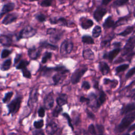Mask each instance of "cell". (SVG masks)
<instances>
[{
  "label": "cell",
  "instance_id": "47",
  "mask_svg": "<svg viewBox=\"0 0 135 135\" xmlns=\"http://www.w3.org/2000/svg\"><path fill=\"white\" fill-rule=\"evenodd\" d=\"M96 127L98 135H104V128L103 125L101 124H97L96 125Z\"/></svg>",
  "mask_w": 135,
  "mask_h": 135
},
{
  "label": "cell",
  "instance_id": "46",
  "mask_svg": "<svg viewBox=\"0 0 135 135\" xmlns=\"http://www.w3.org/2000/svg\"><path fill=\"white\" fill-rule=\"evenodd\" d=\"M23 76L27 79H31V72L27 69V68H25L22 70H21Z\"/></svg>",
  "mask_w": 135,
  "mask_h": 135
},
{
  "label": "cell",
  "instance_id": "50",
  "mask_svg": "<svg viewBox=\"0 0 135 135\" xmlns=\"http://www.w3.org/2000/svg\"><path fill=\"white\" fill-rule=\"evenodd\" d=\"M135 72V68L134 67H133L132 68H131V69H130L128 72L127 73L126 75V78L127 79L131 78V76H132Z\"/></svg>",
  "mask_w": 135,
  "mask_h": 135
},
{
  "label": "cell",
  "instance_id": "58",
  "mask_svg": "<svg viewBox=\"0 0 135 135\" xmlns=\"http://www.w3.org/2000/svg\"><path fill=\"white\" fill-rule=\"evenodd\" d=\"M121 43L120 42H114V43L113 44V45L115 47H117L116 48H117V47H120V46H121Z\"/></svg>",
  "mask_w": 135,
  "mask_h": 135
},
{
  "label": "cell",
  "instance_id": "45",
  "mask_svg": "<svg viewBox=\"0 0 135 135\" xmlns=\"http://www.w3.org/2000/svg\"><path fill=\"white\" fill-rule=\"evenodd\" d=\"M62 110L63 109H62V107L57 105L52 112V115L54 117H57L59 116V114L62 111Z\"/></svg>",
  "mask_w": 135,
  "mask_h": 135
},
{
  "label": "cell",
  "instance_id": "17",
  "mask_svg": "<svg viewBox=\"0 0 135 135\" xmlns=\"http://www.w3.org/2000/svg\"><path fill=\"white\" fill-rule=\"evenodd\" d=\"M50 22L51 24H59L60 26H68V22L66 18L63 17H60L59 18L52 17L50 18Z\"/></svg>",
  "mask_w": 135,
  "mask_h": 135
},
{
  "label": "cell",
  "instance_id": "14",
  "mask_svg": "<svg viewBox=\"0 0 135 135\" xmlns=\"http://www.w3.org/2000/svg\"><path fill=\"white\" fill-rule=\"evenodd\" d=\"M80 26L83 30H88L91 28L94 24L93 21L85 17H81L80 18Z\"/></svg>",
  "mask_w": 135,
  "mask_h": 135
},
{
  "label": "cell",
  "instance_id": "9",
  "mask_svg": "<svg viewBox=\"0 0 135 135\" xmlns=\"http://www.w3.org/2000/svg\"><path fill=\"white\" fill-rule=\"evenodd\" d=\"M38 101V88H34L30 92L29 98L27 102L28 106L32 109Z\"/></svg>",
  "mask_w": 135,
  "mask_h": 135
},
{
  "label": "cell",
  "instance_id": "64",
  "mask_svg": "<svg viewBox=\"0 0 135 135\" xmlns=\"http://www.w3.org/2000/svg\"><path fill=\"white\" fill-rule=\"evenodd\" d=\"M134 133H135V132H133V134H133V135H134Z\"/></svg>",
  "mask_w": 135,
  "mask_h": 135
},
{
  "label": "cell",
  "instance_id": "27",
  "mask_svg": "<svg viewBox=\"0 0 135 135\" xmlns=\"http://www.w3.org/2000/svg\"><path fill=\"white\" fill-rule=\"evenodd\" d=\"M134 109H135V104H134V103H129L122 109L121 114L124 115V114H128L129 112H131L132 111H134Z\"/></svg>",
  "mask_w": 135,
  "mask_h": 135
},
{
  "label": "cell",
  "instance_id": "33",
  "mask_svg": "<svg viewBox=\"0 0 135 135\" xmlns=\"http://www.w3.org/2000/svg\"><path fill=\"white\" fill-rule=\"evenodd\" d=\"M128 17L127 16H124V17L119 18V20H118L115 23L114 28L122 24H126L128 22Z\"/></svg>",
  "mask_w": 135,
  "mask_h": 135
},
{
  "label": "cell",
  "instance_id": "4",
  "mask_svg": "<svg viewBox=\"0 0 135 135\" xmlns=\"http://www.w3.org/2000/svg\"><path fill=\"white\" fill-rule=\"evenodd\" d=\"M37 30L30 25H27L20 32L17 36V40L21 38H28L36 35Z\"/></svg>",
  "mask_w": 135,
  "mask_h": 135
},
{
  "label": "cell",
  "instance_id": "2",
  "mask_svg": "<svg viewBox=\"0 0 135 135\" xmlns=\"http://www.w3.org/2000/svg\"><path fill=\"white\" fill-rule=\"evenodd\" d=\"M46 34L50 35V41L52 43H56L62 37L63 31L55 28H49L46 30Z\"/></svg>",
  "mask_w": 135,
  "mask_h": 135
},
{
  "label": "cell",
  "instance_id": "57",
  "mask_svg": "<svg viewBox=\"0 0 135 135\" xmlns=\"http://www.w3.org/2000/svg\"><path fill=\"white\" fill-rule=\"evenodd\" d=\"M112 1H113V0H102L101 4H102V5L107 6V5H108Z\"/></svg>",
  "mask_w": 135,
  "mask_h": 135
},
{
  "label": "cell",
  "instance_id": "30",
  "mask_svg": "<svg viewBox=\"0 0 135 135\" xmlns=\"http://www.w3.org/2000/svg\"><path fill=\"white\" fill-rule=\"evenodd\" d=\"M103 83L105 85H108L111 88H115L118 84V81L116 80H110L108 78L103 79Z\"/></svg>",
  "mask_w": 135,
  "mask_h": 135
},
{
  "label": "cell",
  "instance_id": "7",
  "mask_svg": "<svg viewBox=\"0 0 135 135\" xmlns=\"http://www.w3.org/2000/svg\"><path fill=\"white\" fill-rule=\"evenodd\" d=\"M88 71L87 67H83L79 68L74 71V72L72 73L71 81L73 84H75L79 82L82 77L84 75L85 72Z\"/></svg>",
  "mask_w": 135,
  "mask_h": 135
},
{
  "label": "cell",
  "instance_id": "60",
  "mask_svg": "<svg viewBox=\"0 0 135 135\" xmlns=\"http://www.w3.org/2000/svg\"><path fill=\"white\" fill-rule=\"evenodd\" d=\"M93 87L96 89H99V82L98 81H96L94 82Z\"/></svg>",
  "mask_w": 135,
  "mask_h": 135
},
{
  "label": "cell",
  "instance_id": "28",
  "mask_svg": "<svg viewBox=\"0 0 135 135\" xmlns=\"http://www.w3.org/2000/svg\"><path fill=\"white\" fill-rule=\"evenodd\" d=\"M134 30V26H127L124 30L122 31L121 32L117 34V35L121 36L123 37L127 36V35L131 34Z\"/></svg>",
  "mask_w": 135,
  "mask_h": 135
},
{
  "label": "cell",
  "instance_id": "35",
  "mask_svg": "<svg viewBox=\"0 0 135 135\" xmlns=\"http://www.w3.org/2000/svg\"><path fill=\"white\" fill-rule=\"evenodd\" d=\"M128 2L129 0H115L112 4V6L115 8L120 7L126 5Z\"/></svg>",
  "mask_w": 135,
  "mask_h": 135
},
{
  "label": "cell",
  "instance_id": "13",
  "mask_svg": "<svg viewBox=\"0 0 135 135\" xmlns=\"http://www.w3.org/2000/svg\"><path fill=\"white\" fill-rule=\"evenodd\" d=\"M121 49L120 47L115 48L111 51L109 52L108 53H104L103 57L105 59H108L110 62H112L114 59L118 55V54L120 52Z\"/></svg>",
  "mask_w": 135,
  "mask_h": 135
},
{
  "label": "cell",
  "instance_id": "21",
  "mask_svg": "<svg viewBox=\"0 0 135 135\" xmlns=\"http://www.w3.org/2000/svg\"><path fill=\"white\" fill-rule=\"evenodd\" d=\"M99 69L102 74V75H105L108 74L110 72V67L108 64L103 61H101L99 63Z\"/></svg>",
  "mask_w": 135,
  "mask_h": 135
},
{
  "label": "cell",
  "instance_id": "38",
  "mask_svg": "<svg viewBox=\"0 0 135 135\" xmlns=\"http://www.w3.org/2000/svg\"><path fill=\"white\" fill-rule=\"evenodd\" d=\"M13 92L12 91H10V92H8L6 93H5L4 97L3 99V102L4 103H7V102H8L11 99L12 97H13Z\"/></svg>",
  "mask_w": 135,
  "mask_h": 135
},
{
  "label": "cell",
  "instance_id": "63",
  "mask_svg": "<svg viewBox=\"0 0 135 135\" xmlns=\"http://www.w3.org/2000/svg\"><path fill=\"white\" fill-rule=\"evenodd\" d=\"M123 135H130L129 133H124V134H123Z\"/></svg>",
  "mask_w": 135,
  "mask_h": 135
},
{
  "label": "cell",
  "instance_id": "62",
  "mask_svg": "<svg viewBox=\"0 0 135 135\" xmlns=\"http://www.w3.org/2000/svg\"><path fill=\"white\" fill-rule=\"evenodd\" d=\"M64 0H58L59 2L60 3V4H62L64 3Z\"/></svg>",
  "mask_w": 135,
  "mask_h": 135
},
{
  "label": "cell",
  "instance_id": "29",
  "mask_svg": "<svg viewBox=\"0 0 135 135\" xmlns=\"http://www.w3.org/2000/svg\"><path fill=\"white\" fill-rule=\"evenodd\" d=\"M12 64V60L11 59H8L3 62V63L2 64L0 69L1 71H8L11 66Z\"/></svg>",
  "mask_w": 135,
  "mask_h": 135
},
{
  "label": "cell",
  "instance_id": "12",
  "mask_svg": "<svg viewBox=\"0 0 135 135\" xmlns=\"http://www.w3.org/2000/svg\"><path fill=\"white\" fill-rule=\"evenodd\" d=\"M54 98L52 92L49 93L44 99V105L46 109H51L54 105Z\"/></svg>",
  "mask_w": 135,
  "mask_h": 135
},
{
  "label": "cell",
  "instance_id": "36",
  "mask_svg": "<svg viewBox=\"0 0 135 135\" xmlns=\"http://www.w3.org/2000/svg\"><path fill=\"white\" fill-rule=\"evenodd\" d=\"M129 65L128 64H121L116 68L115 72L117 73H119L120 72H123L126 71L129 68Z\"/></svg>",
  "mask_w": 135,
  "mask_h": 135
},
{
  "label": "cell",
  "instance_id": "42",
  "mask_svg": "<svg viewBox=\"0 0 135 135\" xmlns=\"http://www.w3.org/2000/svg\"><path fill=\"white\" fill-rule=\"evenodd\" d=\"M54 0H42L40 3V5L43 7H47L52 6Z\"/></svg>",
  "mask_w": 135,
  "mask_h": 135
},
{
  "label": "cell",
  "instance_id": "43",
  "mask_svg": "<svg viewBox=\"0 0 135 135\" xmlns=\"http://www.w3.org/2000/svg\"><path fill=\"white\" fill-rule=\"evenodd\" d=\"M113 38V36L110 37L108 39H105L101 42V46L102 47H107L110 46L111 41Z\"/></svg>",
  "mask_w": 135,
  "mask_h": 135
},
{
  "label": "cell",
  "instance_id": "19",
  "mask_svg": "<svg viewBox=\"0 0 135 135\" xmlns=\"http://www.w3.org/2000/svg\"><path fill=\"white\" fill-rule=\"evenodd\" d=\"M59 130L58 125L54 121H51L49 123L46 127V131L49 135H51Z\"/></svg>",
  "mask_w": 135,
  "mask_h": 135
},
{
  "label": "cell",
  "instance_id": "41",
  "mask_svg": "<svg viewBox=\"0 0 135 135\" xmlns=\"http://www.w3.org/2000/svg\"><path fill=\"white\" fill-rule=\"evenodd\" d=\"M63 116L66 118V119L67 120V121H68V123L69 124V126L72 129V130H74V127H73V126L72 124V119L71 118L70 116L67 113H63L62 114Z\"/></svg>",
  "mask_w": 135,
  "mask_h": 135
},
{
  "label": "cell",
  "instance_id": "51",
  "mask_svg": "<svg viewBox=\"0 0 135 135\" xmlns=\"http://www.w3.org/2000/svg\"><path fill=\"white\" fill-rule=\"evenodd\" d=\"M81 88L85 90H88L89 89H90V84L89 83V82L84 81L82 82V85H81Z\"/></svg>",
  "mask_w": 135,
  "mask_h": 135
},
{
  "label": "cell",
  "instance_id": "31",
  "mask_svg": "<svg viewBox=\"0 0 135 135\" xmlns=\"http://www.w3.org/2000/svg\"><path fill=\"white\" fill-rule=\"evenodd\" d=\"M101 32L102 30L101 26L99 25H95L92 31V35L94 38H98L100 36Z\"/></svg>",
  "mask_w": 135,
  "mask_h": 135
},
{
  "label": "cell",
  "instance_id": "1",
  "mask_svg": "<svg viewBox=\"0 0 135 135\" xmlns=\"http://www.w3.org/2000/svg\"><path fill=\"white\" fill-rule=\"evenodd\" d=\"M135 119V112L132 111V113L126 115L121 121L118 126V130L119 132L124 131L133 121Z\"/></svg>",
  "mask_w": 135,
  "mask_h": 135
},
{
  "label": "cell",
  "instance_id": "40",
  "mask_svg": "<svg viewBox=\"0 0 135 135\" xmlns=\"http://www.w3.org/2000/svg\"><path fill=\"white\" fill-rule=\"evenodd\" d=\"M35 17L36 20L38 22H40V23H43V22H44L46 21V16H45L44 14H42V13L37 14L35 15Z\"/></svg>",
  "mask_w": 135,
  "mask_h": 135
},
{
  "label": "cell",
  "instance_id": "56",
  "mask_svg": "<svg viewBox=\"0 0 135 135\" xmlns=\"http://www.w3.org/2000/svg\"><path fill=\"white\" fill-rule=\"evenodd\" d=\"M33 135H45V134L42 130H37L33 132Z\"/></svg>",
  "mask_w": 135,
  "mask_h": 135
},
{
  "label": "cell",
  "instance_id": "37",
  "mask_svg": "<svg viewBox=\"0 0 135 135\" xmlns=\"http://www.w3.org/2000/svg\"><path fill=\"white\" fill-rule=\"evenodd\" d=\"M52 55V54L51 52H46L44 53L43 56L42 58V61H41L42 63L44 64V63H46L48 60H49L50 59H51Z\"/></svg>",
  "mask_w": 135,
  "mask_h": 135
},
{
  "label": "cell",
  "instance_id": "24",
  "mask_svg": "<svg viewBox=\"0 0 135 135\" xmlns=\"http://www.w3.org/2000/svg\"><path fill=\"white\" fill-rule=\"evenodd\" d=\"M106 101V94L103 90L100 91L99 95L96 101V107L99 108Z\"/></svg>",
  "mask_w": 135,
  "mask_h": 135
},
{
  "label": "cell",
  "instance_id": "8",
  "mask_svg": "<svg viewBox=\"0 0 135 135\" xmlns=\"http://www.w3.org/2000/svg\"><path fill=\"white\" fill-rule=\"evenodd\" d=\"M68 70L64 66L62 65H58L55 67H46L43 66L41 68V71L42 72V74L43 76H50L51 73H52L54 71L56 72H60L63 71Z\"/></svg>",
  "mask_w": 135,
  "mask_h": 135
},
{
  "label": "cell",
  "instance_id": "59",
  "mask_svg": "<svg viewBox=\"0 0 135 135\" xmlns=\"http://www.w3.org/2000/svg\"><path fill=\"white\" fill-rule=\"evenodd\" d=\"M134 129H135V124H133L131 126V127H129V128L128 129V131H131L134 130Z\"/></svg>",
  "mask_w": 135,
  "mask_h": 135
},
{
  "label": "cell",
  "instance_id": "5",
  "mask_svg": "<svg viewBox=\"0 0 135 135\" xmlns=\"http://www.w3.org/2000/svg\"><path fill=\"white\" fill-rule=\"evenodd\" d=\"M73 47V43L71 40H64L60 46V52L62 56H65L71 53Z\"/></svg>",
  "mask_w": 135,
  "mask_h": 135
},
{
  "label": "cell",
  "instance_id": "52",
  "mask_svg": "<svg viewBox=\"0 0 135 135\" xmlns=\"http://www.w3.org/2000/svg\"><path fill=\"white\" fill-rule=\"evenodd\" d=\"M86 113L87 115L89 118H90V119L93 120L95 119V115L94 114V113L92 112H91V111H90L88 109H86Z\"/></svg>",
  "mask_w": 135,
  "mask_h": 135
},
{
  "label": "cell",
  "instance_id": "3",
  "mask_svg": "<svg viewBox=\"0 0 135 135\" xmlns=\"http://www.w3.org/2000/svg\"><path fill=\"white\" fill-rule=\"evenodd\" d=\"M22 101V98L21 97H17L8 103L7 104V108L8 111V114H11L12 115L16 114L20 108Z\"/></svg>",
  "mask_w": 135,
  "mask_h": 135
},
{
  "label": "cell",
  "instance_id": "39",
  "mask_svg": "<svg viewBox=\"0 0 135 135\" xmlns=\"http://www.w3.org/2000/svg\"><path fill=\"white\" fill-rule=\"evenodd\" d=\"M74 113H75V114H74L73 113V121L74 123V124L75 125H78L81 121V119H80V115L79 113L76 112H74Z\"/></svg>",
  "mask_w": 135,
  "mask_h": 135
},
{
  "label": "cell",
  "instance_id": "53",
  "mask_svg": "<svg viewBox=\"0 0 135 135\" xmlns=\"http://www.w3.org/2000/svg\"><path fill=\"white\" fill-rule=\"evenodd\" d=\"M38 115L40 117L43 118L45 115V110L43 107H40L37 111Z\"/></svg>",
  "mask_w": 135,
  "mask_h": 135
},
{
  "label": "cell",
  "instance_id": "6",
  "mask_svg": "<svg viewBox=\"0 0 135 135\" xmlns=\"http://www.w3.org/2000/svg\"><path fill=\"white\" fill-rule=\"evenodd\" d=\"M135 45V38L134 36L132 35L127 40L125 45L122 49V56L128 55L131 53L133 52V49Z\"/></svg>",
  "mask_w": 135,
  "mask_h": 135
},
{
  "label": "cell",
  "instance_id": "54",
  "mask_svg": "<svg viewBox=\"0 0 135 135\" xmlns=\"http://www.w3.org/2000/svg\"><path fill=\"white\" fill-rule=\"evenodd\" d=\"M80 101L81 102V103H86V104H89L90 103V99L88 98H85L83 96H82L80 97Z\"/></svg>",
  "mask_w": 135,
  "mask_h": 135
},
{
  "label": "cell",
  "instance_id": "22",
  "mask_svg": "<svg viewBox=\"0 0 135 135\" xmlns=\"http://www.w3.org/2000/svg\"><path fill=\"white\" fill-rule=\"evenodd\" d=\"M68 95L64 93H61L59 95L58 97L56 98V101L57 105L60 107H62L63 105L68 103Z\"/></svg>",
  "mask_w": 135,
  "mask_h": 135
},
{
  "label": "cell",
  "instance_id": "26",
  "mask_svg": "<svg viewBox=\"0 0 135 135\" xmlns=\"http://www.w3.org/2000/svg\"><path fill=\"white\" fill-rule=\"evenodd\" d=\"M12 43V38L7 35H3L0 36V43L5 46H9Z\"/></svg>",
  "mask_w": 135,
  "mask_h": 135
},
{
  "label": "cell",
  "instance_id": "16",
  "mask_svg": "<svg viewBox=\"0 0 135 135\" xmlns=\"http://www.w3.org/2000/svg\"><path fill=\"white\" fill-rule=\"evenodd\" d=\"M18 17L17 14L16 13H12L8 14L4 18L2 21V24L4 25H8L16 21Z\"/></svg>",
  "mask_w": 135,
  "mask_h": 135
},
{
  "label": "cell",
  "instance_id": "25",
  "mask_svg": "<svg viewBox=\"0 0 135 135\" xmlns=\"http://www.w3.org/2000/svg\"><path fill=\"white\" fill-rule=\"evenodd\" d=\"M40 47L41 48L50 49L53 51H55L57 49V46L56 45H55L52 43H50L46 41H43L40 42Z\"/></svg>",
  "mask_w": 135,
  "mask_h": 135
},
{
  "label": "cell",
  "instance_id": "11",
  "mask_svg": "<svg viewBox=\"0 0 135 135\" xmlns=\"http://www.w3.org/2000/svg\"><path fill=\"white\" fill-rule=\"evenodd\" d=\"M69 72V70H65L63 71H60V72H57L56 74H55L53 78V81L54 83V85H56L60 84L65 78L66 74Z\"/></svg>",
  "mask_w": 135,
  "mask_h": 135
},
{
  "label": "cell",
  "instance_id": "18",
  "mask_svg": "<svg viewBox=\"0 0 135 135\" xmlns=\"http://www.w3.org/2000/svg\"><path fill=\"white\" fill-rule=\"evenodd\" d=\"M15 4L14 3H12V2H9V3H8L6 4H5L2 10L1 11V12H0V18L5 14H7L8 13V12H10L11 11H12L14 8H15Z\"/></svg>",
  "mask_w": 135,
  "mask_h": 135
},
{
  "label": "cell",
  "instance_id": "10",
  "mask_svg": "<svg viewBox=\"0 0 135 135\" xmlns=\"http://www.w3.org/2000/svg\"><path fill=\"white\" fill-rule=\"evenodd\" d=\"M107 10L105 8L102 7H98L96 8L93 14V17L94 19L97 22H100L107 14Z\"/></svg>",
  "mask_w": 135,
  "mask_h": 135
},
{
  "label": "cell",
  "instance_id": "49",
  "mask_svg": "<svg viewBox=\"0 0 135 135\" xmlns=\"http://www.w3.org/2000/svg\"><path fill=\"white\" fill-rule=\"evenodd\" d=\"M88 131L92 135H97V131L95 128L93 124H91L88 127Z\"/></svg>",
  "mask_w": 135,
  "mask_h": 135
},
{
  "label": "cell",
  "instance_id": "32",
  "mask_svg": "<svg viewBox=\"0 0 135 135\" xmlns=\"http://www.w3.org/2000/svg\"><path fill=\"white\" fill-rule=\"evenodd\" d=\"M81 40H82V42L84 44H94V41L93 38L91 36L88 35H84L82 36Z\"/></svg>",
  "mask_w": 135,
  "mask_h": 135
},
{
  "label": "cell",
  "instance_id": "61",
  "mask_svg": "<svg viewBox=\"0 0 135 135\" xmlns=\"http://www.w3.org/2000/svg\"><path fill=\"white\" fill-rule=\"evenodd\" d=\"M51 135H61V132L59 131V130H58L57 131H56V132H55L54 133H53V134H52Z\"/></svg>",
  "mask_w": 135,
  "mask_h": 135
},
{
  "label": "cell",
  "instance_id": "44",
  "mask_svg": "<svg viewBox=\"0 0 135 135\" xmlns=\"http://www.w3.org/2000/svg\"><path fill=\"white\" fill-rule=\"evenodd\" d=\"M33 125L35 128L37 129H41L44 126V120L43 119H40L38 121H35L33 123Z\"/></svg>",
  "mask_w": 135,
  "mask_h": 135
},
{
  "label": "cell",
  "instance_id": "55",
  "mask_svg": "<svg viewBox=\"0 0 135 135\" xmlns=\"http://www.w3.org/2000/svg\"><path fill=\"white\" fill-rule=\"evenodd\" d=\"M22 55L21 54H18L16 55L15 59H14V65H15V64H16L21 60Z\"/></svg>",
  "mask_w": 135,
  "mask_h": 135
},
{
  "label": "cell",
  "instance_id": "23",
  "mask_svg": "<svg viewBox=\"0 0 135 135\" xmlns=\"http://www.w3.org/2000/svg\"><path fill=\"white\" fill-rule=\"evenodd\" d=\"M82 56L84 59L90 61L93 60L95 57L93 52L89 48L86 49L83 51Z\"/></svg>",
  "mask_w": 135,
  "mask_h": 135
},
{
  "label": "cell",
  "instance_id": "15",
  "mask_svg": "<svg viewBox=\"0 0 135 135\" xmlns=\"http://www.w3.org/2000/svg\"><path fill=\"white\" fill-rule=\"evenodd\" d=\"M41 52V50L35 46L28 49L27 52L29 57L32 60H36L40 56Z\"/></svg>",
  "mask_w": 135,
  "mask_h": 135
},
{
  "label": "cell",
  "instance_id": "20",
  "mask_svg": "<svg viewBox=\"0 0 135 135\" xmlns=\"http://www.w3.org/2000/svg\"><path fill=\"white\" fill-rule=\"evenodd\" d=\"M115 21L113 19L111 16H108L105 20L104 23L102 24V26L104 29H108L110 28H114Z\"/></svg>",
  "mask_w": 135,
  "mask_h": 135
},
{
  "label": "cell",
  "instance_id": "48",
  "mask_svg": "<svg viewBox=\"0 0 135 135\" xmlns=\"http://www.w3.org/2000/svg\"><path fill=\"white\" fill-rule=\"evenodd\" d=\"M11 52L12 51L11 50H9L8 49H4L1 53V58L2 59L6 58L10 55Z\"/></svg>",
  "mask_w": 135,
  "mask_h": 135
},
{
  "label": "cell",
  "instance_id": "34",
  "mask_svg": "<svg viewBox=\"0 0 135 135\" xmlns=\"http://www.w3.org/2000/svg\"><path fill=\"white\" fill-rule=\"evenodd\" d=\"M30 62L26 60H21L19 61V63L16 66V69L17 70H22L25 68H27V66L29 64Z\"/></svg>",
  "mask_w": 135,
  "mask_h": 135
}]
</instances>
